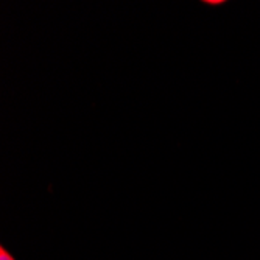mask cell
<instances>
[{"mask_svg":"<svg viewBox=\"0 0 260 260\" xmlns=\"http://www.w3.org/2000/svg\"><path fill=\"white\" fill-rule=\"evenodd\" d=\"M0 260H14V258L2 248V249H0Z\"/></svg>","mask_w":260,"mask_h":260,"instance_id":"obj_1","label":"cell"}]
</instances>
